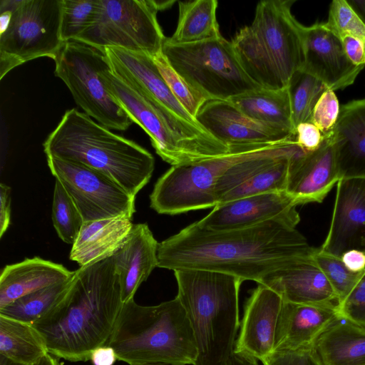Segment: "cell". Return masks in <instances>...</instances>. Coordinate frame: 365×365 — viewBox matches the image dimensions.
Wrapping results in <instances>:
<instances>
[{
	"label": "cell",
	"instance_id": "cell-1",
	"mask_svg": "<svg viewBox=\"0 0 365 365\" xmlns=\"http://www.w3.org/2000/svg\"><path fill=\"white\" fill-rule=\"evenodd\" d=\"M299 222L277 219L215 231L195 222L158 244V267L215 271L259 284L267 274L314 252L297 230Z\"/></svg>",
	"mask_w": 365,
	"mask_h": 365
},
{
	"label": "cell",
	"instance_id": "cell-2",
	"mask_svg": "<svg viewBox=\"0 0 365 365\" xmlns=\"http://www.w3.org/2000/svg\"><path fill=\"white\" fill-rule=\"evenodd\" d=\"M123 304L111 257L76 270L65 294L32 325L48 353L71 362L86 361L107 344Z\"/></svg>",
	"mask_w": 365,
	"mask_h": 365
},
{
	"label": "cell",
	"instance_id": "cell-3",
	"mask_svg": "<svg viewBox=\"0 0 365 365\" xmlns=\"http://www.w3.org/2000/svg\"><path fill=\"white\" fill-rule=\"evenodd\" d=\"M43 146L47 157L100 171L134 197L149 182L155 168L154 157L147 150L75 108L66 111Z\"/></svg>",
	"mask_w": 365,
	"mask_h": 365
},
{
	"label": "cell",
	"instance_id": "cell-4",
	"mask_svg": "<svg viewBox=\"0 0 365 365\" xmlns=\"http://www.w3.org/2000/svg\"><path fill=\"white\" fill-rule=\"evenodd\" d=\"M293 0H267L252 24L231 41L247 74L261 88L283 89L304 62L305 27L292 15Z\"/></svg>",
	"mask_w": 365,
	"mask_h": 365
},
{
	"label": "cell",
	"instance_id": "cell-5",
	"mask_svg": "<svg viewBox=\"0 0 365 365\" xmlns=\"http://www.w3.org/2000/svg\"><path fill=\"white\" fill-rule=\"evenodd\" d=\"M106 346L130 365H194L197 357L192 328L177 296L155 306H141L134 299L123 303Z\"/></svg>",
	"mask_w": 365,
	"mask_h": 365
},
{
	"label": "cell",
	"instance_id": "cell-6",
	"mask_svg": "<svg viewBox=\"0 0 365 365\" xmlns=\"http://www.w3.org/2000/svg\"><path fill=\"white\" fill-rule=\"evenodd\" d=\"M180 300L197 349L194 365H226L240 327L239 292L243 280L226 273L174 271Z\"/></svg>",
	"mask_w": 365,
	"mask_h": 365
},
{
	"label": "cell",
	"instance_id": "cell-7",
	"mask_svg": "<svg viewBox=\"0 0 365 365\" xmlns=\"http://www.w3.org/2000/svg\"><path fill=\"white\" fill-rule=\"evenodd\" d=\"M101 76L109 93L146 132L155 152L166 163L178 165L230 153V147L202 126L176 120L143 97L113 74L110 66L101 71Z\"/></svg>",
	"mask_w": 365,
	"mask_h": 365
},
{
	"label": "cell",
	"instance_id": "cell-8",
	"mask_svg": "<svg viewBox=\"0 0 365 365\" xmlns=\"http://www.w3.org/2000/svg\"><path fill=\"white\" fill-rule=\"evenodd\" d=\"M162 52L208 100L229 101L261 88L244 70L232 41L222 36L190 43H171L165 37Z\"/></svg>",
	"mask_w": 365,
	"mask_h": 365
},
{
	"label": "cell",
	"instance_id": "cell-9",
	"mask_svg": "<svg viewBox=\"0 0 365 365\" xmlns=\"http://www.w3.org/2000/svg\"><path fill=\"white\" fill-rule=\"evenodd\" d=\"M61 0H1V11H10L0 34V79L31 60L54 61L64 43L61 38Z\"/></svg>",
	"mask_w": 365,
	"mask_h": 365
},
{
	"label": "cell",
	"instance_id": "cell-10",
	"mask_svg": "<svg viewBox=\"0 0 365 365\" xmlns=\"http://www.w3.org/2000/svg\"><path fill=\"white\" fill-rule=\"evenodd\" d=\"M272 145L231 146L224 155L172 165L155 182L150 195V207L170 215L213 208L217 204L215 189L225 172Z\"/></svg>",
	"mask_w": 365,
	"mask_h": 365
},
{
	"label": "cell",
	"instance_id": "cell-11",
	"mask_svg": "<svg viewBox=\"0 0 365 365\" xmlns=\"http://www.w3.org/2000/svg\"><path fill=\"white\" fill-rule=\"evenodd\" d=\"M54 61L55 76L64 82L86 115L108 129L120 131L133 123L103 82L101 72L110 66L103 51L67 41Z\"/></svg>",
	"mask_w": 365,
	"mask_h": 365
},
{
	"label": "cell",
	"instance_id": "cell-12",
	"mask_svg": "<svg viewBox=\"0 0 365 365\" xmlns=\"http://www.w3.org/2000/svg\"><path fill=\"white\" fill-rule=\"evenodd\" d=\"M153 0H100L93 24L76 41L104 52L118 47L154 57L165 36Z\"/></svg>",
	"mask_w": 365,
	"mask_h": 365
},
{
	"label": "cell",
	"instance_id": "cell-13",
	"mask_svg": "<svg viewBox=\"0 0 365 365\" xmlns=\"http://www.w3.org/2000/svg\"><path fill=\"white\" fill-rule=\"evenodd\" d=\"M47 163L84 222L119 216L133 219L135 197L108 175L83 164L57 158L47 157Z\"/></svg>",
	"mask_w": 365,
	"mask_h": 365
},
{
	"label": "cell",
	"instance_id": "cell-14",
	"mask_svg": "<svg viewBox=\"0 0 365 365\" xmlns=\"http://www.w3.org/2000/svg\"><path fill=\"white\" fill-rule=\"evenodd\" d=\"M104 53L111 72L123 83L173 118L200 125L173 94L151 56L118 47Z\"/></svg>",
	"mask_w": 365,
	"mask_h": 365
},
{
	"label": "cell",
	"instance_id": "cell-15",
	"mask_svg": "<svg viewBox=\"0 0 365 365\" xmlns=\"http://www.w3.org/2000/svg\"><path fill=\"white\" fill-rule=\"evenodd\" d=\"M297 204L286 192L262 193L217 205L197 223L210 230L241 229L277 219L300 221Z\"/></svg>",
	"mask_w": 365,
	"mask_h": 365
},
{
	"label": "cell",
	"instance_id": "cell-16",
	"mask_svg": "<svg viewBox=\"0 0 365 365\" xmlns=\"http://www.w3.org/2000/svg\"><path fill=\"white\" fill-rule=\"evenodd\" d=\"M319 249L339 257L349 250L365 252V178L337 182L329 229Z\"/></svg>",
	"mask_w": 365,
	"mask_h": 365
},
{
	"label": "cell",
	"instance_id": "cell-17",
	"mask_svg": "<svg viewBox=\"0 0 365 365\" xmlns=\"http://www.w3.org/2000/svg\"><path fill=\"white\" fill-rule=\"evenodd\" d=\"M196 120L211 135L229 147L275 144L295 140V135L291 133L250 118L229 101H207Z\"/></svg>",
	"mask_w": 365,
	"mask_h": 365
},
{
	"label": "cell",
	"instance_id": "cell-18",
	"mask_svg": "<svg viewBox=\"0 0 365 365\" xmlns=\"http://www.w3.org/2000/svg\"><path fill=\"white\" fill-rule=\"evenodd\" d=\"M340 179L336 150L328 133L317 150L291 159L286 192L297 205L320 203Z\"/></svg>",
	"mask_w": 365,
	"mask_h": 365
},
{
	"label": "cell",
	"instance_id": "cell-19",
	"mask_svg": "<svg viewBox=\"0 0 365 365\" xmlns=\"http://www.w3.org/2000/svg\"><path fill=\"white\" fill-rule=\"evenodd\" d=\"M364 67L353 64L340 38L325 22L305 27L304 62L302 70L335 91L351 85Z\"/></svg>",
	"mask_w": 365,
	"mask_h": 365
},
{
	"label": "cell",
	"instance_id": "cell-20",
	"mask_svg": "<svg viewBox=\"0 0 365 365\" xmlns=\"http://www.w3.org/2000/svg\"><path fill=\"white\" fill-rule=\"evenodd\" d=\"M283 303L279 293L259 284L246 303L234 351L259 361L271 354Z\"/></svg>",
	"mask_w": 365,
	"mask_h": 365
},
{
	"label": "cell",
	"instance_id": "cell-21",
	"mask_svg": "<svg viewBox=\"0 0 365 365\" xmlns=\"http://www.w3.org/2000/svg\"><path fill=\"white\" fill-rule=\"evenodd\" d=\"M312 255L297 258L285 267L267 274L259 284L274 290L285 302L338 304L334 290Z\"/></svg>",
	"mask_w": 365,
	"mask_h": 365
},
{
	"label": "cell",
	"instance_id": "cell-22",
	"mask_svg": "<svg viewBox=\"0 0 365 365\" xmlns=\"http://www.w3.org/2000/svg\"><path fill=\"white\" fill-rule=\"evenodd\" d=\"M340 317L335 303L302 304L284 301L274 351L312 349L319 336Z\"/></svg>",
	"mask_w": 365,
	"mask_h": 365
},
{
	"label": "cell",
	"instance_id": "cell-23",
	"mask_svg": "<svg viewBox=\"0 0 365 365\" xmlns=\"http://www.w3.org/2000/svg\"><path fill=\"white\" fill-rule=\"evenodd\" d=\"M158 244L147 223L135 224L125 243L112 257L123 303L133 299L140 285L158 267Z\"/></svg>",
	"mask_w": 365,
	"mask_h": 365
},
{
	"label": "cell",
	"instance_id": "cell-24",
	"mask_svg": "<svg viewBox=\"0 0 365 365\" xmlns=\"http://www.w3.org/2000/svg\"><path fill=\"white\" fill-rule=\"evenodd\" d=\"M329 134L336 150L341 179L365 178V98L340 107Z\"/></svg>",
	"mask_w": 365,
	"mask_h": 365
},
{
	"label": "cell",
	"instance_id": "cell-25",
	"mask_svg": "<svg viewBox=\"0 0 365 365\" xmlns=\"http://www.w3.org/2000/svg\"><path fill=\"white\" fill-rule=\"evenodd\" d=\"M133 224L124 216L84 222L69 258L80 267L113 257L128 239Z\"/></svg>",
	"mask_w": 365,
	"mask_h": 365
},
{
	"label": "cell",
	"instance_id": "cell-26",
	"mask_svg": "<svg viewBox=\"0 0 365 365\" xmlns=\"http://www.w3.org/2000/svg\"><path fill=\"white\" fill-rule=\"evenodd\" d=\"M61 264L38 257L6 265L0 274V309L19 298L73 277Z\"/></svg>",
	"mask_w": 365,
	"mask_h": 365
},
{
	"label": "cell",
	"instance_id": "cell-27",
	"mask_svg": "<svg viewBox=\"0 0 365 365\" xmlns=\"http://www.w3.org/2000/svg\"><path fill=\"white\" fill-rule=\"evenodd\" d=\"M312 351L318 365H365V327L340 317L319 336Z\"/></svg>",
	"mask_w": 365,
	"mask_h": 365
},
{
	"label": "cell",
	"instance_id": "cell-28",
	"mask_svg": "<svg viewBox=\"0 0 365 365\" xmlns=\"http://www.w3.org/2000/svg\"><path fill=\"white\" fill-rule=\"evenodd\" d=\"M229 101L250 118L295 135L287 87L279 90L259 88Z\"/></svg>",
	"mask_w": 365,
	"mask_h": 365
},
{
	"label": "cell",
	"instance_id": "cell-29",
	"mask_svg": "<svg viewBox=\"0 0 365 365\" xmlns=\"http://www.w3.org/2000/svg\"><path fill=\"white\" fill-rule=\"evenodd\" d=\"M217 5L216 0L179 1L177 27L167 39L190 43L222 36L216 18Z\"/></svg>",
	"mask_w": 365,
	"mask_h": 365
},
{
	"label": "cell",
	"instance_id": "cell-30",
	"mask_svg": "<svg viewBox=\"0 0 365 365\" xmlns=\"http://www.w3.org/2000/svg\"><path fill=\"white\" fill-rule=\"evenodd\" d=\"M48 353L43 339L31 324L0 316V355L34 365Z\"/></svg>",
	"mask_w": 365,
	"mask_h": 365
},
{
	"label": "cell",
	"instance_id": "cell-31",
	"mask_svg": "<svg viewBox=\"0 0 365 365\" xmlns=\"http://www.w3.org/2000/svg\"><path fill=\"white\" fill-rule=\"evenodd\" d=\"M73 277L19 298L0 309V316L32 324L65 294Z\"/></svg>",
	"mask_w": 365,
	"mask_h": 365
},
{
	"label": "cell",
	"instance_id": "cell-32",
	"mask_svg": "<svg viewBox=\"0 0 365 365\" xmlns=\"http://www.w3.org/2000/svg\"><path fill=\"white\" fill-rule=\"evenodd\" d=\"M294 128L302 123L311 122L314 108L327 88L314 76L300 69L287 86Z\"/></svg>",
	"mask_w": 365,
	"mask_h": 365
},
{
	"label": "cell",
	"instance_id": "cell-33",
	"mask_svg": "<svg viewBox=\"0 0 365 365\" xmlns=\"http://www.w3.org/2000/svg\"><path fill=\"white\" fill-rule=\"evenodd\" d=\"M296 156L278 160L243 184L228 192L217 205L262 193L286 191L289 163L291 159Z\"/></svg>",
	"mask_w": 365,
	"mask_h": 365
},
{
	"label": "cell",
	"instance_id": "cell-34",
	"mask_svg": "<svg viewBox=\"0 0 365 365\" xmlns=\"http://www.w3.org/2000/svg\"><path fill=\"white\" fill-rule=\"evenodd\" d=\"M51 218L59 238L73 245L84 222L73 200L62 184L56 180Z\"/></svg>",
	"mask_w": 365,
	"mask_h": 365
},
{
	"label": "cell",
	"instance_id": "cell-35",
	"mask_svg": "<svg viewBox=\"0 0 365 365\" xmlns=\"http://www.w3.org/2000/svg\"><path fill=\"white\" fill-rule=\"evenodd\" d=\"M100 0H61V38L63 42L76 41L93 24Z\"/></svg>",
	"mask_w": 365,
	"mask_h": 365
},
{
	"label": "cell",
	"instance_id": "cell-36",
	"mask_svg": "<svg viewBox=\"0 0 365 365\" xmlns=\"http://www.w3.org/2000/svg\"><path fill=\"white\" fill-rule=\"evenodd\" d=\"M153 59L173 94L196 119L200 110L209 100L172 67L162 51L153 57Z\"/></svg>",
	"mask_w": 365,
	"mask_h": 365
},
{
	"label": "cell",
	"instance_id": "cell-37",
	"mask_svg": "<svg viewBox=\"0 0 365 365\" xmlns=\"http://www.w3.org/2000/svg\"><path fill=\"white\" fill-rule=\"evenodd\" d=\"M312 257L334 290L338 304H340L357 284L364 270L353 272L344 264L341 257L324 252L319 248H316Z\"/></svg>",
	"mask_w": 365,
	"mask_h": 365
},
{
	"label": "cell",
	"instance_id": "cell-38",
	"mask_svg": "<svg viewBox=\"0 0 365 365\" xmlns=\"http://www.w3.org/2000/svg\"><path fill=\"white\" fill-rule=\"evenodd\" d=\"M325 24L339 38L351 36L362 41L365 46V24L346 0L331 1Z\"/></svg>",
	"mask_w": 365,
	"mask_h": 365
},
{
	"label": "cell",
	"instance_id": "cell-39",
	"mask_svg": "<svg viewBox=\"0 0 365 365\" xmlns=\"http://www.w3.org/2000/svg\"><path fill=\"white\" fill-rule=\"evenodd\" d=\"M340 112V106L335 92L327 90L317 103L312 115L311 123L324 135L334 128Z\"/></svg>",
	"mask_w": 365,
	"mask_h": 365
},
{
	"label": "cell",
	"instance_id": "cell-40",
	"mask_svg": "<svg viewBox=\"0 0 365 365\" xmlns=\"http://www.w3.org/2000/svg\"><path fill=\"white\" fill-rule=\"evenodd\" d=\"M337 306L341 318L365 327V269L349 295Z\"/></svg>",
	"mask_w": 365,
	"mask_h": 365
},
{
	"label": "cell",
	"instance_id": "cell-41",
	"mask_svg": "<svg viewBox=\"0 0 365 365\" xmlns=\"http://www.w3.org/2000/svg\"><path fill=\"white\" fill-rule=\"evenodd\" d=\"M261 361L263 365H318L312 349L276 351Z\"/></svg>",
	"mask_w": 365,
	"mask_h": 365
},
{
	"label": "cell",
	"instance_id": "cell-42",
	"mask_svg": "<svg viewBox=\"0 0 365 365\" xmlns=\"http://www.w3.org/2000/svg\"><path fill=\"white\" fill-rule=\"evenodd\" d=\"M324 138L322 131L311 122L299 123L295 128V141L306 153L317 150Z\"/></svg>",
	"mask_w": 365,
	"mask_h": 365
},
{
	"label": "cell",
	"instance_id": "cell-43",
	"mask_svg": "<svg viewBox=\"0 0 365 365\" xmlns=\"http://www.w3.org/2000/svg\"><path fill=\"white\" fill-rule=\"evenodd\" d=\"M342 46L349 61L356 66L365 67V46L362 41L351 36L340 38Z\"/></svg>",
	"mask_w": 365,
	"mask_h": 365
},
{
	"label": "cell",
	"instance_id": "cell-44",
	"mask_svg": "<svg viewBox=\"0 0 365 365\" xmlns=\"http://www.w3.org/2000/svg\"><path fill=\"white\" fill-rule=\"evenodd\" d=\"M11 187L4 183L0 185V237L6 232L11 222Z\"/></svg>",
	"mask_w": 365,
	"mask_h": 365
},
{
	"label": "cell",
	"instance_id": "cell-45",
	"mask_svg": "<svg viewBox=\"0 0 365 365\" xmlns=\"http://www.w3.org/2000/svg\"><path fill=\"white\" fill-rule=\"evenodd\" d=\"M341 259L344 264L353 272L365 269V252L359 250H349L343 253Z\"/></svg>",
	"mask_w": 365,
	"mask_h": 365
},
{
	"label": "cell",
	"instance_id": "cell-46",
	"mask_svg": "<svg viewBox=\"0 0 365 365\" xmlns=\"http://www.w3.org/2000/svg\"><path fill=\"white\" fill-rule=\"evenodd\" d=\"M91 360L94 365H113L117 358L111 347L103 346L93 351Z\"/></svg>",
	"mask_w": 365,
	"mask_h": 365
},
{
	"label": "cell",
	"instance_id": "cell-47",
	"mask_svg": "<svg viewBox=\"0 0 365 365\" xmlns=\"http://www.w3.org/2000/svg\"><path fill=\"white\" fill-rule=\"evenodd\" d=\"M226 365H258V362L255 358L233 351Z\"/></svg>",
	"mask_w": 365,
	"mask_h": 365
},
{
	"label": "cell",
	"instance_id": "cell-48",
	"mask_svg": "<svg viewBox=\"0 0 365 365\" xmlns=\"http://www.w3.org/2000/svg\"><path fill=\"white\" fill-rule=\"evenodd\" d=\"M365 24V0H346Z\"/></svg>",
	"mask_w": 365,
	"mask_h": 365
},
{
	"label": "cell",
	"instance_id": "cell-49",
	"mask_svg": "<svg viewBox=\"0 0 365 365\" xmlns=\"http://www.w3.org/2000/svg\"><path fill=\"white\" fill-rule=\"evenodd\" d=\"M34 365H61L59 358L48 353Z\"/></svg>",
	"mask_w": 365,
	"mask_h": 365
},
{
	"label": "cell",
	"instance_id": "cell-50",
	"mask_svg": "<svg viewBox=\"0 0 365 365\" xmlns=\"http://www.w3.org/2000/svg\"><path fill=\"white\" fill-rule=\"evenodd\" d=\"M155 6L158 11L164 10L170 7L174 3L175 1H155L153 0Z\"/></svg>",
	"mask_w": 365,
	"mask_h": 365
},
{
	"label": "cell",
	"instance_id": "cell-51",
	"mask_svg": "<svg viewBox=\"0 0 365 365\" xmlns=\"http://www.w3.org/2000/svg\"><path fill=\"white\" fill-rule=\"evenodd\" d=\"M0 365H25L14 361L2 355H0Z\"/></svg>",
	"mask_w": 365,
	"mask_h": 365
},
{
	"label": "cell",
	"instance_id": "cell-52",
	"mask_svg": "<svg viewBox=\"0 0 365 365\" xmlns=\"http://www.w3.org/2000/svg\"><path fill=\"white\" fill-rule=\"evenodd\" d=\"M135 365H178V364H174L165 363V362H153V363H145V364H135Z\"/></svg>",
	"mask_w": 365,
	"mask_h": 365
}]
</instances>
